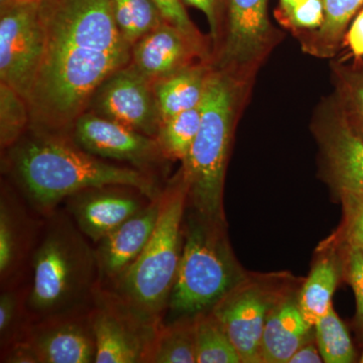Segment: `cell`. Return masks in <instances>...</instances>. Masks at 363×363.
<instances>
[{
	"label": "cell",
	"mask_w": 363,
	"mask_h": 363,
	"mask_svg": "<svg viewBox=\"0 0 363 363\" xmlns=\"http://www.w3.org/2000/svg\"><path fill=\"white\" fill-rule=\"evenodd\" d=\"M40 65L26 98L33 130L70 135L95 91L130 65L113 0H39Z\"/></svg>",
	"instance_id": "cell-1"
},
{
	"label": "cell",
	"mask_w": 363,
	"mask_h": 363,
	"mask_svg": "<svg viewBox=\"0 0 363 363\" xmlns=\"http://www.w3.org/2000/svg\"><path fill=\"white\" fill-rule=\"evenodd\" d=\"M1 169L30 209L45 217L56 212L67 198L88 188L128 186L150 200L162 192L157 177L94 156L78 147L70 135L32 128L2 152Z\"/></svg>",
	"instance_id": "cell-2"
},
{
	"label": "cell",
	"mask_w": 363,
	"mask_h": 363,
	"mask_svg": "<svg viewBox=\"0 0 363 363\" xmlns=\"http://www.w3.org/2000/svg\"><path fill=\"white\" fill-rule=\"evenodd\" d=\"M33 248L26 309L32 322L91 309L99 290L95 247L68 213L54 212Z\"/></svg>",
	"instance_id": "cell-3"
},
{
	"label": "cell",
	"mask_w": 363,
	"mask_h": 363,
	"mask_svg": "<svg viewBox=\"0 0 363 363\" xmlns=\"http://www.w3.org/2000/svg\"><path fill=\"white\" fill-rule=\"evenodd\" d=\"M252 88L213 66L203 98L199 131L182 162L188 204L198 214L219 223H225L224 182L234 131Z\"/></svg>",
	"instance_id": "cell-4"
},
{
	"label": "cell",
	"mask_w": 363,
	"mask_h": 363,
	"mask_svg": "<svg viewBox=\"0 0 363 363\" xmlns=\"http://www.w3.org/2000/svg\"><path fill=\"white\" fill-rule=\"evenodd\" d=\"M160 203L159 219L147 247L116 284L102 289L155 328L164 321L183 250L188 188L181 171L162 189Z\"/></svg>",
	"instance_id": "cell-5"
},
{
	"label": "cell",
	"mask_w": 363,
	"mask_h": 363,
	"mask_svg": "<svg viewBox=\"0 0 363 363\" xmlns=\"http://www.w3.org/2000/svg\"><path fill=\"white\" fill-rule=\"evenodd\" d=\"M183 223V250L162 323L195 319L247 278L234 257L225 223L193 212Z\"/></svg>",
	"instance_id": "cell-6"
},
{
	"label": "cell",
	"mask_w": 363,
	"mask_h": 363,
	"mask_svg": "<svg viewBox=\"0 0 363 363\" xmlns=\"http://www.w3.org/2000/svg\"><path fill=\"white\" fill-rule=\"evenodd\" d=\"M269 0H227L225 25L212 64L253 85L260 67L281 40L267 13Z\"/></svg>",
	"instance_id": "cell-7"
},
{
	"label": "cell",
	"mask_w": 363,
	"mask_h": 363,
	"mask_svg": "<svg viewBox=\"0 0 363 363\" xmlns=\"http://www.w3.org/2000/svg\"><path fill=\"white\" fill-rule=\"evenodd\" d=\"M269 279H245L222 298L212 314L223 327L242 363H262L267 318L285 298Z\"/></svg>",
	"instance_id": "cell-8"
},
{
	"label": "cell",
	"mask_w": 363,
	"mask_h": 363,
	"mask_svg": "<svg viewBox=\"0 0 363 363\" xmlns=\"http://www.w3.org/2000/svg\"><path fill=\"white\" fill-rule=\"evenodd\" d=\"M70 136L78 147L94 156L124 162L155 177L169 162L156 138L92 112L79 117Z\"/></svg>",
	"instance_id": "cell-9"
},
{
	"label": "cell",
	"mask_w": 363,
	"mask_h": 363,
	"mask_svg": "<svg viewBox=\"0 0 363 363\" xmlns=\"http://www.w3.org/2000/svg\"><path fill=\"white\" fill-rule=\"evenodd\" d=\"M43 35L39 0L0 11V83L26 98L40 65Z\"/></svg>",
	"instance_id": "cell-10"
},
{
	"label": "cell",
	"mask_w": 363,
	"mask_h": 363,
	"mask_svg": "<svg viewBox=\"0 0 363 363\" xmlns=\"http://www.w3.org/2000/svg\"><path fill=\"white\" fill-rule=\"evenodd\" d=\"M312 128L327 179L338 197H363V140L351 130L333 96L318 108Z\"/></svg>",
	"instance_id": "cell-11"
},
{
	"label": "cell",
	"mask_w": 363,
	"mask_h": 363,
	"mask_svg": "<svg viewBox=\"0 0 363 363\" xmlns=\"http://www.w3.org/2000/svg\"><path fill=\"white\" fill-rule=\"evenodd\" d=\"M95 363H145L157 329L135 316L112 294L99 288L90 309Z\"/></svg>",
	"instance_id": "cell-12"
},
{
	"label": "cell",
	"mask_w": 363,
	"mask_h": 363,
	"mask_svg": "<svg viewBox=\"0 0 363 363\" xmlns=\"http://www.w3.org/2000/svg\"><path fill=\"white\" fill-rule=\"evenodd\" d=\"M87 111L155 138L161 124L152 83L130 64L97 88Z\"/></svg>",
	"instance_id": "cell-13"
},
{
	"label": "cell",
	"mask_w": 363,
	"mask_h": 363,
	"mask_svg": "<svg viewBox=\"0 0 363 363\" xmlns=\"http://www.w3.org/2000/svg\"><path fill=\"white\" fill-rule=\"evenodd\" d=\"M202 61H212L211 39L190 35L167 21L131 47L130 65L152 83Z\"/></svg>",
	"instance_id": "cell-14"
},
{
	"label": "cell",
	"mask_w": 363,
	"mask_h": 363,
	"mask_svg": "<svg viewBox=\"0 0 363 363\" xmlns=\"http://www.w3.org/2000/svg\"><path fill=\"white\" fill-rule=\"evenodd\" d=\"M150 201L138 189L119 185L85 189L65 200L67 213L95 245Z\"/></svg>",
	"instance_id": "cell-15"
},
{
	"label": "cell",
	"mask_w": 363,
	"mask_h": 363,
	"mask_svg": "<svg viewBox=\"0 0 363 363\" xmlns=\"http://www.w3.org/2000/svg\"><path fill=\"white\" fill-rule=\"evenodd\" d=\"M21 340L37 363H95L90 310L33 322Z\"/></svg>",
	"instance_id": "cell-16"
},
{
	"label": "cell",
	"mask_w": 363,
	"mask_h": 363,
	"mask_svg": "<svg viewBox=\"0 0 363 363\" xmlns=\"http://www.w3.org/2000/svg\"><path fill=\"white\" fill-rule=\"evenodd\" d=\"M160 208L159 197L96 243L100 289L111 288L140 257L156 228Z\"/></svg>",
	"instance_id": "cell-17"
},
{
	"label": "cell",
	"mask_w": 363,
	"mask_h": 363,
	"mask_svg": "<svg viewBox=\"0 0 363 363\" xmlns=\"http://www.w3.org/2000/svg\"><path fill=\"white\" fill-rule=\"evenodd\" d=\"M28 203L11 186L2 183L0 195V281L16 285L38 240V227Z\"/></svg>",
	"instance_id": "cell-18"
},
{
	"label": "cell",
	"mask_w": 363,
	"mask_h": 363,
	"mask_svg": "<svg viewBox=\"0 0 363 363\" xmlns=\"http://www.w3.org/2000/svg\"><path fill=\"white\" fill-rule=\"evenodd\" d=\"M312 327L297 303L286 298L267 318L262 339V362L288 363L298 348L309 342Z\"/></svg>",
	"instance_id": "cell-19"
},
{
	"label": "cell",
	"mask_w": 363,
	"mask_h": 363,
	"mask_svg": "<svg viewBox=\"0 0 363 363\" xmlns=\"http://www.w3.org/2000/svg\"><path fill=\"white\" fill-rule=\"evenodd\" d=\"M212 61H202L152 82L162 121L202 104Z\"/></svg>",
	"instance_id": "cell-20"
},
{
	"label": "cell",
	"mask_w": 363,
	"mask_h": 363,
	"mask_svg": "<svg viewBox=\"0 0 363 363\" xmlns=\"http://www.w3.org/2000/svg\"><path fill=\"white\" fill-rule=\"evenodd\" d=\"M325 18L316 30L298 35L303 52L320 59H332L342 49L344 35L363 0H323Z\"/></svg>",
	"instance_id": "cell-21"
},
{
	"label": "cell",
	"mask_w": 363,
	"mask_h": 363,
	"mask_svg": "<svg viewBox=\"0 0 363 363\" xmlns=\"http://www.w3.org/2000/svg\"><path fill=\"white\" fill-rule=\"evenodd\" d=\"M343 274L342 259L336 255H326L313 267L298 294V309L312 326L332 307V297Z\"/></svg>",
	"instance_id": "cell-22"
},
{
	"label": "cell",
	"mask_w": 363,
	"mask_h": 363,
	"mask_svg": "<svg viewBox=\"0 0 363 363\" xmlns=\"http://www.w3.org/2000/svg\"><path fill=\"white\" fill-rule=\"evenodd\" d=\"M331 72L332 96L351 130L363 140V59L353 60L350 64L332 62Z\"/></svg>",
	"instance_id": "cell-23"
},
{
	"label": "cell",
	"mask_w": 363,
	"mask_h": 363,
	"mask_svg": "<svg viewBox=\"0 0 363 363\" xmlns=\"http://www.w3.org/2000/svg\"><path fill=\"white\" fill-rule=\"evenodd\" d=\"M145 363H196L195 319L162 323L150 343Z\"/></svg>",
	"instance_id": "cell-24"
},
{
	"label": "cell",
	"mask_w": 363,
	"mask_h": 363,
	"mask_svg": "<svg viewBox=\"0 0 363 363\" xmlns=\"http://www.w3.org/2000/svg\"><path fill=\"white\" fill-rule=\"evenodd\" d=\"M202 104L162 121L156 140L162 154L169 161H180L187 157L199 131Z\"/></svg>",
	"instance_id": "cell-25"
},
{
	"label": "cell",
	"mask_w": 363,
	"mask_h": 363,
	"mask_svg": "<svg viewBox=\"0 0 363 363\" xmlns=\"http://www.w3.org/2000/svg\"><path fill=\"white\" fill-rule=\"evenodd\" d=\"M196 363H242L240 355L211 312L195 318Z\"/></svg>",
	"instance_id": "cell-26"
},
{
	"label": "cell",
	"mask_w": 363,
	"mask_h": 363,
	"mask_svg": "<svg viewBox=\"0 0 363 363\" xmlns=\"http://www.w3.org/2000/svg\"><path fill=\"white\" fill-rule=\"evenodd\" d=\"M28 286L2 288L0 295V345L4 351L25 337L33 323L26 309Z\"/></svg>",
	"instance_id": "cell-27"
},
{
	"label": "cell",
	"mask_w": 363,
	"mask_h": 363,
	"mask_svg": "<svg viewBox=\"0 0 363 363\" xmlns=\"http://www.w3.org/2000/svg\"><path fill=\"white\" fill-rule=\"evenodd\" d=\"M113 11L117 26L131 47L164 21L152 0H113Z\"/></svg>",
	"instance_id": "cell-28"
},
{
	"label": "cell",
	"mask_w": 363,
	"mask_h": 363,
	"mask_svg": "<svg viewBox=\"0 0 363 363\" xmlns=\"http://www.w3.org/2000/svg\"><path fill=\"white\" fill-rule=\"evenodd\" d=\"M316 343L326 363H351L357 360V351L350 332L333 306L314 325Z\"/></svg>",
	"instance_id": "cell-29"
},
{
	"label": "cell",
	"mask_w": 363,
	"mask_h": 363,
	"mask_svg": "<svg viewBox=\"0 0 363 363\" xmlns=\"http://www.w3.org/2000/svg\"><path fill=\"white\" fill-rule=\"evenodd\" d=\"M30 126V114L25 98L13 88L0 83V147H13Z\"/></svg>",
	"instance_id": "cell-30"
},
{
	"label": "cell",
	"mask_w": 363,
	"mask_h": 363,
	"mask_svg": "<svg viewBox=\"0 0 363 363\" xmlns=\"http://www.w3.org/2000/svg\"><path fill=\"white\" fill-rule=\"evenodd\" d=\"M324 18L323 0H298L288 13L277 16V20L298 37L318 30Z\"/></svg>",
	"instance_id": "cell-31"
},
{
	"label": "cell",
	"mask_w": 363,
	"mask_h": 363,
	"mask_svg": "<svg viewBox=\"0 0 363 363\" xmlns=\"http://www.w3.org/2000/svg\"><path fill=\"white\" fill-rule=\"evenodd\" d=\"M339 199L342 203L343 221L334 240L363 252V197L343 196Z\"/></svg>",
	"instance_id": "cell-32"
},
{
	"label": "cell",
	"mask_w": 363,
	"mask_h": 363,
	"mask_svg": "<svg viewBox=\"0 0 363 363\" xmlns=\"http://www.w3.org/2000/svg\"><path fill=\"white\" fill-rule=\"evenodd\" d=\"M339 245L343 247V274L357 298V321L363 335V252L343 243Z\"/></svg>",
	"instance_id": "cell-33"
},
{
	"label": "cell",
	"mask_w": 363,
	"mask_h": 363,
	"mask_svg": "<svg viewBox=\"0 0 363 363\" xmlns=\"http://www.w3.org/2000/svg\"><path fill=\"white\" fill-rule=\"evenodd\" d=\"M186 6L195 7L206 16L210 28L212 50L220 42L225 25L227 0H183Z\"/></svg>",
	"instance_id": "cell-34"
},
{
	"label": "cell",
	"mask_w": 363,
	"mask_h": 363,
	"mask_svg": "<svg viewBox=\"0 0 363 363\" xmlns=\"http://www.w3.org/2000/svg\"><path fill=\"white\" fill-rule=\"evenodd\" d=\"M152 1L159 9L164 21L190 35H203L188 16L183 0H152Z\"/></svg>",
	"instance_id": "cell-35"
},
{
	"label": "cell",
	"mask_w": 363,
	"mask_h": 363,
	"mask_svg": "<svg viewBox=\"0 0 363 363\" xmlns=\"http://www.w3.org/2000/svg\"><path fill=\"white\" fill-rule=\"evenodd\" d=\"M342 48L348 50L350 58L363 59V9L355 16L344 35Z\"/></svg>",
	"instance_id": "cell-36"
},
{
	"label": "cell",
	"mask_w": 363,
	"mask_h": 363,
	"mask_svg": "<svg viewBox=\"0 0 363 363\" xmlns=\"http://www.w3.org/2000/svg\"><path fill=\"white\" fill-rule=\"evenodd\" d=\"M324 362L316 342H307L298 348L288 363H321Z\"/></svg>",
	"instance_id": "cell-37"
},
{
	"label": "cell",
	"mask_w": 363,
	"mask_h": 363,
	"mask_svg": "<svg viewBox=\"0 0 363 363\" xmlns=\"http://www.w3.org/2000/svg\"><path fill=\"white\" fill-rule=\"evenodd\" d=\"M298 0H279L278 11H276V16H283L288 13Z\"/></svg>",
	"instance_id": "cell-38"
},
{
	"label": "cell",
	"mask_w": 363,
	"mask_h": 363,
	"mask_svg": "<svg viewBox=\"0 0 363 363\" xmlns=\"http://www.w3.org/2000/svg\"><path fill=\"white\" fill-rule=\"evenodd\" d=\"M26 0H0V11L9 9V7L16 6Z\"/></svg>",
	"instance_id": "cell-39"
},
{
	"label": "cell",
	"mask_w": 363,
	"mask_h": 363,
	"mask_svg": "<svg viewBox=\"0 0 363 363\" xmlns=\"http://www.w3.org/2000/svg\"><path fill=\"white\" fill-rule=\"evenodd\" d=\"M359 362L363 363V351H362V357H360Z\"/></svg>",
	"instance_id": "cell-40"
}]
</instances>
